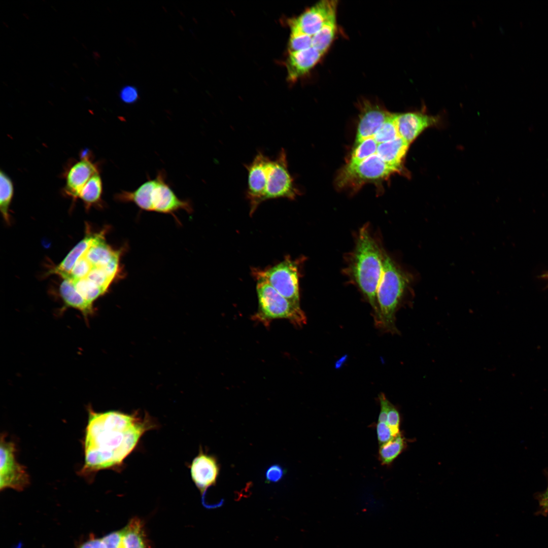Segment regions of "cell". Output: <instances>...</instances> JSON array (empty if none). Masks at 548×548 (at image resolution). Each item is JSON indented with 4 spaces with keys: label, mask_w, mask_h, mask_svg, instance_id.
Instances as JSON below:
<instances>
[{
    "label": "cell",
    "mask_w": 548,
    "mask_h": 548,
    "mask_svg": "<svg viewBox=\"0 0 548 548\" xmlns=\"http://www.w3.org/2000/svg\"><path fill=\"white\" fill-rule=\"evenodd\" d=\"M99 234V232L86 235L70 251L61 263L52 269L50 272L57 274L61 276L63 279H66L76 262L94 243Z\"/></svg>",
    "instance_id": "d6986e66"
},
{
    "label": "cell",
    "mask_w": 548,
    "mask_h": 548,
    "mask_svg": "<svg viewBox=\"0 0 548 548\" xmlns=\"http://www.w3.org/2000/svg\"><path fill=\"white\" fill-rule=\"evenodd\" d=\"M398 173L388 165L376 153L356 163H348L336 178V185L342 188H358L366 182L388 178Z\"/></svg>",
    "instance_id": "8992f818"
},
{
    "label": "cell",
    "mask_w": 548,
    "mask_h": 548,
    "mask_svg": "<svg viewBox=\"0 0 548 548\" xmlns=\"http://www.w3.org/2000/svg\"><path fill=\"white\" fill-rule=\"evenodd\" d=\"M399 414L395 406L390 402L388 406L387 424L395 437L399 433Z\"/></svg>",
    "instance_id": "4dcf8cb0"
},
{
    "label": "cell",
    "mask_w": 548,
    "mask_h": 548,
    "mask_svg": "<svg viewBox=\"0 0 548 548\" xmlns=\"http://www.w3.org/2000/svg\"><path fill=\"white\" fill-rule=\"evenodd\" d=\"M121 100L126 104H133L139 97L137 89L132 86H126L122 88L120 92Z\"/></svg>",
    "instance_id": "e575fe53"
},
{
    "label": "cell",
    "mask_w": 548,
    "mask_h": 548,
    "mask_svg": "<svg viewBox=\"0 0 548 548\" xmlns=\"http://www.w3.org/2000/svg\"><path fill=\"white\" fill-rule=\"evenodd\" d=\"M61 297L66 306L79 311L86 322L94 313L93 306L88 303L78 292L73 282L64 279L59 288Z\"/></svg>",
    "instance_id": "ffe728a7"
},
{
    "label": "cell",
    "mask_w": 548,
    "mask_h": 548,
    "mask_svg": "<svg viewBox=\"0 0 548 548\" xmlns=\"http://www.w3.org/2000/svg\"><path fill=\"white\" fill-rule=\"evenodd\" d=\"M269 157L259 151L252 161L245 165L248 172L247 197L250 204V212L253 213L258 206L264 201L266 165Z\"/></svg>",
    "instance_id": "7c38bea8"
},
{
    "label": "cell",
    "mask_w": 548,
    "mask_h": 548,
    "mask_svg": "<svg viewBox=\"0 0 548 548\" xmlns=\"http://www.w3.org/2000/svg\"><path fill=\"white\" fill-rule=\"evenodd\" d=\"M80 548H107V547L102 539H93L86 542Z\"/></svg>",
    "instance_id": "8d00e7d4"
},
{
    "label": "cell",
    "mask_w": 548,
    "mask_h": 548,
    "mask_svg": "<svg viewBox=\"0 0 548 548\" xmlns=\"http://www.w3.org/2000/svg\"><path fill=\"white\" fill-rule=\"evenodd\" d=\"M439 122L438 116L429 115L423 108L420 111L396 115L399 134L409 145L424 130L438 125Z\"/></svg>",
    "instance_id": "8fae6325"
},
{
    "label": "cell",
    "mask_w": 548,
    "mask_h": 548,
    "mask_svg": "<svg viewBox=\"0 0 548 548\" xmlns=\"http://www.w3.org/2000/svg\"><path fill=\"white\" fill-rule=\"evenodd\" d=\"M385 250L368 224L359 230L355 246L349 253L344 272L370 304L375 325L380 328L377 290L382 275Z\"/></svg>",
    "instance_id": "7a4b0ae2"
},
{
    "label": "cell",
    "mask_w": 548,
    "mask_h": 548,
    "mask_svg": "<svg viewBox=\"0 0 548 548\" xmlns=\"http://www.w3.org/2000/svg\"><path fill=\"white\" fill-rule=\"evenodd\" d=\"M71 281L78 292L93 306L94 301L106 292L86 278Z\"/></svg>",
    "instance_id": "484cf974"
},
{
    "label": "cell",
    "mask_w": 548,
    "mask_h": 548,
    "mask_svg": "<svg viewBox=\"0 0 548 548\" xmlns=\"http://www.w3.org/2000/svg\"><path fill=\"white\" fill-rule=\"evenodd\" d=\"M376 433L379 443L383 444L395 437L392 432L385 423L378 422L376 425Z\"/></svg>",
    "instance_id": "836d02e7"
},
{
    "label": "cell",
    "mask_w": 548,
    "mask_h": 548,
    "mask_svg": "<svg viewBox=\"0 0 548 548\" xmlns=\"http://www.w3.org/2000/svg\"><path fill=\"white\" fill-rule=\"evenodd\" d=\"M14 193L11 178L2 170L0 172V209L5 221L9 223V209Z\"/></svg>",
    "instance_id": "cb8c5ba5"
},
{
    "label": "cell",
    "mask_w": 548,
    "mask_h": 548,
    "mask_svg": "<svg viewBox=\"0 0 548 548\" xmlns=\"http://www.w3.org/2000/svg\"><path fill=\"white\" fill-rule=\"evenodd\" d=\"M97 165L87 155L74 163L66 175L64 192L74 199L78 198L79 193L85 184L95 174L98 173Z\"/></svg>",
    "instance_id": "9a60e30c"
},
{
    "label": "cell",
    "mask_w": 548,
    "mask_h": 548,
    "mask_svg": "<svg viewBox=\"0 0 548 548\" xmlns=\"http://www.w3.org/2000/svg\"><path fill=\"white\" fill-rule=\"evenodd\" d=\"M256 290L258 308L253 318L264 325L275 319H286L293 325L301 327L306 322L300 304L294 303L282 296L267 282L257 279Z\"/></svg>",
    "instance_id": "5b68a950"
},
{
    "label": "cell",
    "mask_w": 548,
    "mask_h": 548,
    "mask_svg": "<svg viewBox=\"0 0 548 548\" xmlns=\"http://www.w3.org/2000/svg\"><path fill=\"white\" fill-rule=\"evenodd\" d=\"M286 470L279 464H273L266 469L265 473V482L267 483H276L284 476Z\"/></svg>",
    "instance_id": "1f68e13d"
},
{
    "label": "cell",
    "mask_w": 548,
    "mask_h": 548,
    "mask_svg": "<svg viewBox=\"0 0 548 548\" xmlns=\"http://www.w3.org/2000/svg\"><path fill=\"white\" fill-rule=\"evenodd\" d=\"M102 192V182L99 173L93 176L80 191L78 198L81 199L87 207L99 203Z\"/></svg>",
    "instance_id": "603a6c76"
},
{
    "label": "cell",
    "mask_w": 548,
    "mask_h": 548,
    "mask_svg": "<svg viewBox=\"0 0 548 548\" xmlns=\"http://www.w3.org/2000/svg\"><path fill=\"white\" fill-rule=\"evenodd\" d=\"M390 114L378 105L365 102L359 115L355 144L373 136Z\"/></svg>",
    "instance_id": "5bb4252c"
},
{
    "label": "cell",
    "mask_w": 548,
    "mask_h": 548,
    "mask_svg": "<svg viewBox=\"0 0 548 548\" xmlns=\"http://www.w3.org/2000/svg\"><path fill=\"white\" fill-rule=\"evenodd\" d=\"M378 143L372 138L356 144L349 163L356 164L376 153Z\"/></svg>",
    "instance_id": "83f0119b"
},
{
    "label": "cell",
    "mask_w": 548,
    "mask_h": 548,
    "mask_svg": "<svg viewBox=\"0 0 548 548\" xmlns=\"http://www.w3.org/2000/svg\"><path fill=\"white\" fill-rule=\"evenodd\" d=\"M219 471L217 459L202 451L193 460L190 466L191 478L202 494L209 487L215 485Z\"/></svg>",
    "instance_id": "4fadbf2b"
},
{
    "label": "cell",
    "mask_w": 548,
    "mask_h": 548,
    "mask_svg": "<svg viewBox=\"0 0 548 548\" xmlns=\"http://www.w3.org/2000/svg\"><path fill=\"white\" fill-rule=\"evenodd\" d=\"M312 46V36L299 31H291L288 43L289 53L304 50Z\"/></svg>",
    "instance_id": "f1b7e54d"
},
{
    "label": "cell",
    "mask_w": 548,
    "mask_h": 548,
    "mask_svg": "<svg viewBox=\"0 0 548 548\" xmlns=\"http://www.w3.org/2000/svg\"><path fill=\"white\" fill-rule=\"evenodd\" d=\"M121 531L122 542L119 548H146L140 520L132 519Z\"/></svg>",
    "instance_id": "7402d4cb"
},
{
    "label": "cell",
    "mask_w": 548,
    "mask_h": 548,
    "mask_svg": "<svg viewBox=\"0 0 548 548\" xmlns=\"http://www.w3.org/2000/svg\"><path fill=\"white\" fill-rule=\"evenodd\" d=\"M115 198L123 202H132L142 210L172 214L180 210L192 212L189 202L177 197L165 182V175L159 172L156 177L148 180L133 191H122Z\"/></svg>",
    "instance_id": "277c9868"
},
{
    "label": "cell",
    "mask_w": 548,
    "mask_h": 548,
    "mask_svg": "<svg viewBox=\"0 0 548 548\" xmlns=\"http://www.w3.org/2000/svg\"><path fill=\"white\" fill-rule=\"evenodd\" d=\"M411 282V276L385 252L382 275L377 290L381 315V329L398 334L395 314Z\"/></svg>",
    "instance_id": "3957f363"
},
{
    "label": "cell",
    "mask_w": 548,
    "mask_h": 548,
    "mask_svg": "<svg viewBox=\"0 0 548 548\" xmlns=\"http://www.w3.org/2000/svg\"><path fill=\"white\" fill-rule=\"evenodd\" d=\"M106 231L103 230L99 232L94 243L84 253V256L93 266H105L121 257V250H115L106 243Z\"/></svg>",
    "instance_id": "ac0fdd59"
},
{
    "label": "cell",
    "mask_w": 548,
    "mask_h": 548,
    "mask_svg": "<svg viewBox=\"0 0 548 548\" xmlns=\"http://www.w3.org/2000/svg\"><path fill=\"white\" fill-rule=\"evenodd\" d=\"M546 277H547L548 278V274L546 276Z\"/></svg>",
    "instance_id": "74e56055"
},
{
    "label": "cell",
    "mask_w": 548,
    "mask_h": 548,
    "mask_svg": "<svg viewBox=\"0 0 548 548\" xmlns=\"http://www.w3.org/2000/svg\"><path fill=\"white\" fill-rule=\"evenodd\" d=\"M299 194L294 179L288 169L287 154L282 148L274 159L269 158L266 168L264 201L286 198L294 199Z\"/></svg>",
    "instance_id": "ba28073f"
},
{
    "label": "cell",
    "mask_w": 548,
    "mask_h": 548,
    "mask_svg": "<svg viewBox=\"0 0 548 548\" xmlns=\"http://www.w3.org/2000/svg\"><path fill=\"white\" fill-rule=\"evenodd\" d=\"M84 442L82 472L92 473L117 467L136 446L142 435L153 427L150 419L118 411L96 413L89 408Z\"/></svg>",
    "instance_id": "6da1fadb"
},
{
    "label": "cell",
    "mask_w": 548,
    "mask_h": 548,
    "mask_svg": "<svg viewBox=\"0 0 548 548\" xmlns=\"http://www.w3.org/2000/svg\"><path fill=\"white\" fill-rule=\"evenodd\" d=\"M396 114L391 113L375 134L372 136L378 143L388 142L400 136L396 123Z\"/></svg>",
    "instance_id": "4316f807"
},
{
    "label": "cell",
    "mask_w": 548,
    "mask_h": 548,
    "mask_svg": "<svg viewBox=\"0 0 548 548\" xmlns=\"http://www.w3.org/2000/svg\"><path fill=\"white\" fill-rule=\"evenodd\" d=\"M336 1L318 2L298 16L289 20L291 31H299L313 36L336 13Z\"/></svg>",
    "instance_id": "30bf717a"
},
{
    "label": "cell",
    "mask_w": 548,
    "mask_h": 548,
    "mask_svg": "<svg viewBox=\"0 0 548 548\" xmlns=\"http://www.w3.org/2000/svg\"><path fill=\"white\" fill-rule=\"evenodd\" d=\"M323 55L312 46L304 50L289 53L286 61L288 81H296L309 73Z\"/></svg>",
    "instance_id": "2e32d148"
},
{
    "label": "cell",
    "mask_w": 548,
    "mask_h": 548,
    "mask_svg": "<svg viewBox=\"0 0 548 548\" xmlns=\"http://www.w3.org/2000/svg\"><path fill=\"white\" fill-rule=\"evenodd\" d=\"M409 145L400 136L391 141L378 144L376 151L380 157L398 173L403 170V163Z\"/></svg>",
    "instance_id": "e0dca14e"
},
{
    "label": "cell",
    "mask_w": 548,
    "mask_h": 548,
    "mask_svg": "<svg viewBox=\"0 0 548 548\" xmlns=\"http://www.w3.org/2000/svg\"><path fill=\"white\" fill-rule=\"evenodd\" d=\"M337 30L336 13L312 36V47L324 54L332 44Z\"/></svg>",
    "instance_id": "44dd1931"
},
{
    "label": "cell",
    "mask_w": 548,
    "mask_h": 548,
    "mask_svg": "<svg viewBox=\"0 0 548 548\" xmlns=\"http://www.w3.org/2000/svg\"><path fill=\"white\" fill-rule=\"evenodd\" d=\"M122 531L111 533L105 536L102 541L107 548H119L122 542Z\"/></svg>",
    "instance_id": "d590c367"
},
{
    "label": "cell",
    "mask_w": 548,
    "mask_h": 548,
    "mask_svg": "<svg viewBox=\"0 0 548 548\" xmlns=\"http://www.w3.org/2000/svg\"><path fill=\"white\" fill-rule=\"evenodd\" d=\"M404 446L401 435L399 433L389 441L380 446L379 454L381 463L390 464L401 453Z\"/></svg>",
    "instance_id": "d4e9b609"
},
{
    "label": "cell",
    "mask_w": 548,
    "mask_h": 548,
    "mask_svg": "<svg viewBox=\"0 0 548 548\" xmlns=\"http://www.w3.org/2000/svg\"><path fill=\"white\" fill-rule=\"evenodd\" d=\"M256 279L265 281L282 296L290 301L300 304L299 271L296 260L289 256L279 263L268 268L253 271Z\"/></svg>",
    "instance_id": "52a82bcc"
},
{
    "label": "cell",
    "mask_w": 548,
    "mask_h": 548,
    "mask_svg": "<svg viewBox=\"0 0 548 548\" xmlns=\"http://www.w3.org/2000/svg\"><path fill=\"white\" fill-rule=\"evenodd\" d=\"M16 448L13 442L7 441L4 434L1 438L0 489L11 488L21 491L29 483V475L25 467L16 459Z\"/></svg>",
    "instance_id": "9c48e42d"
},
{
    "label": "cell",
    "mask_w": 548,
    "mask_h": 548,
    "mask_svg": "<svg viewBox=\"0 0 548 548\" xmlns=\"http://www.w3.org/2000/svg\"><path fill=\"white\" fill-rule=\"evenodd\" d=\"M93 266L84 256V254L75 263L68 277L71 280L86 278Z\"/></svg>",
    "instance_id": "f546056e"
},
{
    "label": "cell",
    "mask_w": 548,
    "mask_h": 548,
    "mask_svg": "<svg viewBox=\"0 0 548 548\" xmlns=\"http://www.w3.org/2000/svg\"><path fill=\"white\" fill-rule=\"evenodd\" d=\"M544 472L547 481L546 489L542 492L536 493L535 497L539 504L537 513L543 516H546L548 515V469L545 470Z\"/></svg>",
    "instance_id": "d6a6232c"
}]
</instances>
